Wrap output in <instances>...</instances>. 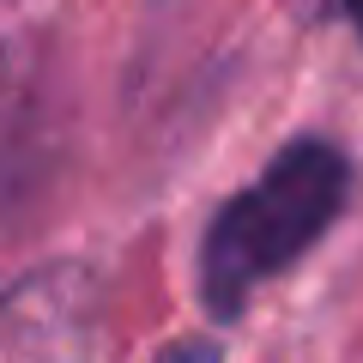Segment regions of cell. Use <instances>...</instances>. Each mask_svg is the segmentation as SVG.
I'll return each mask as SVG.
<instances>
[{
    "label": "cell",
    "instance_id": "cell-2",
    "mask_svg": "<svg viewBox=\"0 0 363 363\" xmlns=\"http://www.w3.org/2000/svg\"><path fill=\"white\" fill-rule=\"evenodd\" d=\"M351 18H357V25H363V0H351Z\"/></svg>",
    "mask_w": 363,
    "mask_h": 363
},
{
    "label": "cell",
    "instance_id": "cell-1",
    "mask_svg": "<svg viewBox=\"0 0 363 363\" xmlns=\"http://www.w3.org/2000/svg\"><path fill=\"white\" fill-rule=\"evenodd\" d=\"M345 188L351 164L327 140H297L272 157L260 182H248L206 230L200 291H206L212 315H236L272 272H285L339 218Z\"/></svg>",
    "mask_w": 363,
    "mask_h": 363
}]
</instances>
